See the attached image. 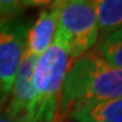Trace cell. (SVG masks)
Instances as JSON below:
<instances>
[{
  "instance_id": "5b68a950",
  "label": "cell",
  "mask_w": 122,
  "mask_h": 122,
  "mask_svg": "<svg viewBox=\"0 0 122 122\" xmlns=\"http://www.w3.org/2000/svg\"><path fill=\"white\" fill-rule=\"evenodd\" d=\"M38 57L27 54L14 80L5 109L10 114L23 122H38L37 96L33 87V72Z\"/></svg>"
},
{
  "instance_id": "3957f363",
  "label": "cell",
  "mask_w": 122,
  "mask_h": 122,
  "mask_svg": "<svg viewBox=\"0 0 122 122\" xmlns=\"http://www.w3.org/2000/svg\"><path fill=\"white\" fill-rule=\"evenodd\" d=\"M54 44L72 58L90 52L99 39L96 16L90 0H58Z\"/></svg>"
},
{
  "instance_id": "6da1fadb",
  "label": "cell",
  "mask_w": 122,
  "mask_h": 122,
  "mask_svg": "<svg viewBox=\"0 0 122 122\" xmlns=\"http://www.w3.org/2000/svg\"><path fill=\"white\" fill-rule=\"evenodd\" d=\"M122 98V69L91 49L72 61L60 102V114L75 107Z\"/></svg>"
},
{
  "instance_id": "7a4b0ae2",
  "label": "cell",
  "mask_w": 122,
  "mask_h": 122,
  "mask_svg": "<svg viewBox=\"0 0 122 122\" xmlns=\"http://www.w3.org/2000/svg\"><path fill=\"white\" fill-rule=\"evenodd\" d=\"M73 58L57 44L37 58L33 87L37 96L38 122H56L60 114L61 94Z\"/></svg>"
},
{
  "instance_id": "8fae6325",
  "label": "cell",
  "mask_w": 122,
  "mask_h": 122,
  "mask_svg": "<svg viewBox=\"0 0 122 122\" xmlns=\"http://www.w3.org/2000/svg\"><path fill=\"white\" fill-rule=\"evenodd\" d=\"M58 0H20L22 7H50Z\"/></svg>"
},
{
  "instance_id": "7c38bea8",
  "label": "cell",
  "mask_w": 122,
  "mask_h": 122,
  "mask_svg": "<svg viewBox=\"0 0 122 122\" xmlns=\"http://www.w3.org/2000/svg\"><path fill=\"white\" fill-rule=\"evenodd\" d=\"M0 122H23V121L18 119L12 114H10L5 109L4 102H3V103H0Z\"/></svg>"
},
{
  "instance_id": "ba28073f",
  "label": "cell",
  "mask_w": 122,
  "mask_h": 122,
  "mask_svg": "<svg viewBox=\"0 0 122 122\" xmlns=\"http://www.w3.org/2000/svg\"><path fill=\"white\" fill-rule=\"evenodd\" d=\"M99 29V37L106 38L122 27V0H90Z\"/></svg>"
},
{
  "instance_id": "9c48e42d",
  "label": "cell",
  "mask_w": 122,
  "mask_h": 122,
  "mask_svg": "<svg viewBox=\"0 0 122 122\" xmlns=\"http://www.w3.org/2000/svg\"><path fill=\"white\" fill-rule=\"evenodd\" d=\"M98 52L109 64L122 69V27L102 39Z\"/></svg>"
},
{
  "instance_id": "277c9868",
  "label": "cell",
  "mask_w": 122,
  "mask_h": 122,
  "mask_svg": "<svg viewBox=\"0 0 122 122\" xmlns=\"http://www.w3.org/2000/svg\"><path fill=\"white\" fill-rule=\"evenodd\" d=\"M30 25L10 18L0 20V90L10 95L14 80L26 56V39Z\"/></svg>"
},
{
  "instance_id": "8992f818",
  "label": "cell",
  "mask_w": 122,
  "mask_h": 122,
  "mask_svg": "<svg viewBox=\"0 0 122 122\" xmlns=\"http://www.w3.org/2000/svg\"><path fill=\"white\" fill-rule=\"evenodd\" d=\"M57 33V5L56 3L38 14L35 22L29 27L26 39V53L39 57L53 44Z\"/></svg>"
},
{
  "instance_id": "52a82bcc",
  "label": "cell",
  "mask_w": 122,
  "mask_h": 122,
  "mask_svg": "<svg viewBox=\"0 0 122 122\" xmlns=\"http://www.w3.org/2000/svg\"><path fill=\"white\" fill-rule=\"evenodd\" d=\"M71 117L75 122H122V98L75 107Z\"/></svg>"
},
{
  "instance_id": "4fadbf2b",
  "label": "cell",
  "mask_w": 122,
  "mask_h": 122,
  "mask_svg": "<svg viewBox=\"0 0 122 122\" xmlns=\"http://www.w3.org/2000/svg\"><path fill=\"white\" fill-rule=\"evenodd\" d=\"M5 99H7V96L3 94V91L0 90V103H3V102H5Z\"/></svg>"
},
{
  "instance_id": "30bf717a",
  "label": "cell",
  "mask_w": 122,
  "mask_h": 122,
  "mask_svg": "<svg viewBox=\"0 0 122 122\" xmlns=\"http://www.w3.org/2000/svg\"><path fill=\"white\" fill-rule=\"evenodd\" d=\"M22 10L20 0H0V20L15 18Z\"/></svg>"
}]
</instances>
